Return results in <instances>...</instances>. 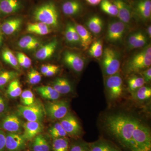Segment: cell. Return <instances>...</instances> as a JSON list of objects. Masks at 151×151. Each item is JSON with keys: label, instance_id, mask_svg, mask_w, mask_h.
<instances>
[{"label": "cell", "instance_id": "1", "mask_svg": "<svg viewBox=\"0 0 151 151\" xmlns=\"http://www.w3.org/2000/svg\"><path fill=\"white\" fill-rule=\"evenodd\" d=\"M105 129L127 151H151V134L149 127L130 114H111L104 119Z\"/></svg>", "mask_w": 151, "mask_h": 151}, {"label": "cell", "instance_id": "2", "mask_svg": "<svg viewBox=\"0 0 151 151\" xmlns=\"http://www.w3.org/2000/svg\"><path fill=\"white\" fill-rule=\"evenodd\" d=\"M33 15L36 21L45 24L48 26L56 27L58 24V12L56 6L51 2L38 7L35 11Z\"/></svg>", "mask_w": 151, "mask_h": 151}, {"label": "cell", "instance_id": "3", "mask_svg": "<svg viewBox=\"0 0 151 151\" xmlns=\"http://www.w3.org/2000/svg\"><path fill=\"white\" fill-rule=\"evenodd\" d=\"M151 65V47L149 45L130 59L127 70L128 73H136L150 68Z\"/></svg>", "mask_w": 151, "mask_h": 151}, {"label": "cell", "instance_id": "4", "mask_svg": "<svg viewBox=\"0 0 151 151\" xmlns=\"http://www.w3.org/2000/svg\"><path fill=\"white\" fill-rule=\"evenodd\" d=\"M103 54L102 65L104 73L108 76L116 74L121 65L118 54L114 50L109 47L105 49Z\"/></svg>", "mask_w": 151, "mask_h": 151}, {"label": "cell", "instance_id": "5", "mask_svg": "<svg viewBox=\"0 0 151 151\" xmlns=\"http://www.w3.org/2000/svg\"><path fill=\"white\" fill-rule=\"evenodd\" d=\"M69 103L65 100H54L46 103L45 110L52 120H60L68 113Z\"/></svg>", "mask_w": 151, "mask_h": 151}, {"label": "cell", "instance_id": "6", "mask_svg": "<svg viewBox=\"0 0 151 151\" xmlns=\"http://www.w3.org/2000/svg\"><path fill=\"white\" fill-rule=\"evenodd\" d=\"M17 111L20 116L27 122H40L44 116V110L39 103H34L29 106L19 105Z\"/></svg>", "mask_w": 151, "mask_h": 151}, {"label": "cell", "instance_id": "7", "mask_svg": "<svg viewBox=\"0 0 151 151\" xmlns=\"http://www.w3.org/2000/svg\"><path fill=\"white\" fill-rule=\"evenodd\" d=\"M106 86L110 100H117L122 95L123 80L121 76L118 73L110 76L107 78Z\"/></svg>", "mask_w": 151, "mask_h": 151}, {"label": "cell", "instance_id": "8", "mask_svg": "<svg viewBox=\"0 0 151 151\" xmlns=\"http://www.w3.org/2000/svg\"><path fill=\"white\" fill-rule=\"evenodd\" d=\"M60 123L68 135L75 138H79L82 134V130L78 120L75 116L68 113Z\"/></svg>", "mask_w": 151, "mask_h": 151}, {"label": "cell", "instance_id": "9", "mask_svg": "<svg viewBox=\"0 0 151 151\" xmlns=\"http://www.w3.org/2000/svg\"><path fill=\"white\" fill-rule=\"evenodd\" d=\"M26 140L19 133L6 134L5 149L8 151H22L26 145Z\"/></svg>", "mask_w": 151, "mask_h": 151}, {"label": "cell", "instance_id": "10", "mask_svg": "<svg viewBox=\"0 0 151 151\" xmlns=\"http://www.w3.org/2000/svg\"><path fill=\"white\" fill-rule=\"evenodd\" d=\"M65 64L76 72H80L84 68V60L79 55L70 51H66L63 54Z\"/></svg>", "mask_w": 151, "mask_h": 151}, {"label": "cell", "instance_id": "11", "mask_svg": "<svg viewBox=\"0 0 151 151\" xmlns=\"http://www.w3.org/2000/svg\"><path fill=\"white\" fill-rule=\"evenodd\" d=\"M126 26L121 21L113 22L109 24L107 31V39L109 41L116 42L122 39L125 34Z\"/></svg>", "mask_w": 151, "mask_h": 151}, {"label": "cell", "instance_id": "12", "mask_svg": "<svg viewBox=\"0 0 151 151\" xmlns=\"http://www.w3.org/2000/svg\"><path fill=\"white\" fill-rule=\"evenodd\" d=\"M0 127L8 132L19 133L21 129V121L17 115L9 114L2 120L0 123Z\"/></svg>", "mask_w": 151, "mask_h": 151}, {"label": "cell", "instance_id": "13", "mask_svg": "<svg viewBox=\"0 0 151 151\" xmlns=\"http://www.w3.org/2000/svg\"><path fill=\"white\" fill-rule=\"evenodd\" d=\"M23 128L24 131L22 135L26 141L32 139L43 130L40 122H27L24 124Z\"/></svg>", "mask_w": 151, "mask_h": 151}, {"label": "cell", "instance_id": "14", "mask_svg": "<svg viewBox=\"0 0 151 151\" xmlns=\"http://www.w3.org/2000/svg\"><path fill=\"white\" fill-rule=\"evenodd\" d=\"M113 3L117 7V16L120 21L124 24H129L131 19V11L129 6L123 0H113Z\"/></svg>", "mask_w": 151, "mask_h": 151}, {"label": "cell", "instance_id": "15", "mask_svg": "<svg viewBox=\"0 0 151 151\" xmlns=\"http://www.w3.org/2000/svg\"><path fill=\"white\" fill-rule=\"evenodd\" d=\"M57 45V41L54 40L41 47L35 53L36 58L41 60L50 58L54 53Z\"/></svg>", "mask_w": 151, "mask_h": 151}, {"label": "cell", "instance_id": "16", "mask_svg": "<svg viewBox=\"0 0 151 151\" xmlns=\"http://www.w3.org/2000/svg\"><path fill=\"white\" fill-rule=\"evenodd\" d=\"M89 144L91 151H122L113 143L104 139H100Z\"/></svg>", "mask_w": 151, "mask_h": 151}, {"label": "cell", "instance_id": "17", "mask_svg": "<svg viewBox=\"0 0 151 151\" xmlns=\"http://www.w3.org/2000/svg\"><path fill=\"white\" fill-rule=\"evenodd\" d=\"M135 10L142 19H148L151 15V0H139L135 6Z\"/></svg>", "mask_w": 151, "mask_h": 151}, {"label": "cell", "instance_id": "18", "mask_svg": "<svg viewBox=\"0 0 151 151\" xmlns=\"http://www.w3.org/2000/svg\"><path fill=\"white\" fill-rule=\"evenodd\" d=\"M21 8L19 0H0V14L7 15L15 13Z\"/></svg>", "mask_w": 151, "mask_h": 151}, {"label": "cell", "instance_id": "19", "mask_svg": "<svg viewBox=\"0 0 151 151\" xmlns=\"http://www.w3.org/2000/svg\"><path fill=\"white\" fill-rule=\"evenodd\" d=\"M74 26L79 35L81 45L84 50L87 49L93 40L91 33L81 24H76Z\"/></svg>", "mask_w": 151, "mask_h": 151}, {"label": "cell", "instance_id": "20", "mask_svg": "<svg viewBox=\"0 0 151 151\" xmlns=\"http://www.w3.org/2000/svg\"><path fill=\"white\" fill-rule=\"evenodd\" d=\"M52 87L60 94H67L72 92V86L70 82L66 78L63 77L55 79Z\"/></svg>", "mask_w": 151, "mask_h": 151}, {"label": "cell", "instance_id": "21", "mask_svg": "<svg viewBox=\"0 0 151 151\" xmlns=\"http://www.w3.org/2000/svg\"><path fill=\"white\" fill-rule=\"evenodd\" d=\"M31 150L32 151H50V146L43 135L39 134L33 139Z\"/></svg>", "mask_w": 151, "mask_h": 151}, {"label": "cell", "instance_id": "22", "mask_svg": "<svg viewBox=\"0 0 151 151\" xmlns=\"http://www.w3.org/2000/svg\"><path fill=\"white\" fill-rule=\"evenodd\" d=\"M37 92L45 99L49 100H57L60 97V94L52 87L49 86H38L36 89Z\"/></svg>", "mask_w": 151, "mask_h": 151}, {"label": "cell", "instance_id": "23", "mask_svg": "<svg viewBox=\"0 0 151 151\" xmlns=\"http://www.w3.org/2000/svg\"><path fill=\"white\" fill-rule=\"evenodd\" d=\"M21 19L15 18L6 21L1 26V30L6 35H10L15 32L20 27Z\"/></svg>", "mask_w": 151, "mask_h": 151}, {"label": "cell", "instance_id": "24", "mask_svg": "<svg viewBox=\"0 0 151 151\" xmlns=\"http://www.w3.org/2000/svg\"><path fill=\"white\" fill-rule=\"evenodd\" d=\"M27 30L28 32L40 35H46L50 32L49 27L40 22L29 24L27 25Z\"/></svg>", "mask_w": 151, "mask_h": 151}, {"label": "cell", "instance_id": "25", "mask_svg": "<svg viewBox=\"0 0 151 151\" xmlns=\"http://www.w3.org/2000/svg\"><path fill=\"white\" fill-rule=\"evenodd\" d=\"M62 11L66 15H74L80 12L81 5L80 3L76 0H71L65 2L63 4Z\"/></svg>", "mask_w": 151, "mask_h": 151}, {"label": "cell", "instance_id": "26", "mask_svg": "<svg viewBox=\"0 0 151 151\" xmlns=\"http://www.w3.org/2000/svg\"><path fill=\"white\" fill-rule=\"evenodd\" d=\"M86 25L91 32L95 34H98L103 29V22L100 17L94 16L88 20L86 22Z\"/></svg>", "mask_w": 151, "mask_h": 151}, {"label": "cell", "instance_id": "27", "mask_svg": "<svg viewBox=\"0 0 151 151\" xmlns=\"http://www.w3.org/2000/svg\"><path fill=\"white\" fill-rule=\"evenodd\" d=\"M22 92L20 84L17 79H14L11 81L6 92L8 96L12 98H16L20 96Z\"/></svg>", "mask_w": 151, "mask_h": 151}, {"label": "cell", "instance_id": "28", "mask_svg": "<svg viewBox=\"0 0 151 151\" xmlns=\"http://www.w3.org/2000/svg\"><path fill=\"white\" fill-rule=\"evenodd\" d=\"M69 145V139L66 137L53 139L52 151H68Z\"/></svg>", "mask_w": 151, "mask_h": 151}, {"label": "cell", "instance_id": "29", "mask_svg": "<svg viewBox=\"0 0 151 151\" xmlns=\"http://www.w3.org/2000/svg\"><path fill=\"white\" fill-rule=\"evenodd\" d=\"M2 56L4 61L17 69H19V65L17 59L12 51L8 49L4 50L2 53Z\"/></svg>", "mask_w": 151, "mask_h": 151}, {"label": "cell", "instance_id": "30", "mask_svg": "<svg viewBox=\"0 0 151 151\" xmlns=\"http://www.w3.org/2000/svg\"><path fill=\"white\" fill-rule=\"evenodd\" d=\"M133 97L140 101H144L150 98L151 88L149 86H142L133 92Z\"/></svg>", "mask_w": 151, "mask_h": 151}, {"label": "cell", "instance_id": "31", "mask_svg": "<svg viewBox=\"0 0 151 151\" xmlns=\"http://www.w3.org/2000/svg\"><path fill=\"white\" fill-rule=\"evenodd\" d=\"M50 136L52 139L65 137L68 134L63 128L60 122H57L51 127L49 131Z\"/></svg>", "mask_w": 151, "mask_h": 151}, {"label": "cell", "instance_id": "32", "mask_svg": "<svg viewBox=\"0 0 151 151\" xmlns=\"http://www.w3.org/2000/svg\"><path fill=\"white\" fill-rule=\"evenodd\" d=\"M102 10L112 16H117L118 10L115 4L109 0H102L100 4Z\"/></svg>", "mask_w": 151, "mask_h": 151}, {"label": "cell", "instance_id": "33", "mask_svg": "<svg viewBox=\"0 0 151 151\" xmlns=\"http://www.w3.org/2000/svg\"><path fill=\"white\" fill-rule=\"evenodd\" d=\"M18 75V73L14 71H5L0 73V88L15 79Z\"/></svg>", "mask_w": 151, "mask_h": 151}, {"label": "cell", "instance_id": "34", "mask_svg": "<svg viewBox=\"0 0 151 151\" xmlns=\"http://www.w3.org/2000/svg\"><path fill=\"white\" fill-rule=\"evenodd\" d=\"M128 84L129 90L133 93L144 86L145 82L142 77L134 76L129 79Z\"/></svg>", "mask_w": 151, "mask_h": 151}, {"label": "cell", "instance_id": "35", "mask_svg": "<svg viewBox=\"0 0 151 151\" xmlns=\"http://www.w3.org/2000/svg\"><path fill=\"white\" fill-rule=\"evenodd\" d=\"M89 54L95 58L100 57L103 54V47L102 42L100 40L94 42L89 50Z\"/></svg>", "mask_w": 151, "mask_h": 151}, {"label": "cell", "instance_id": "36", "mask_svg": "<svg viewBox=\"0 0 151 151\" xmlns=\"http://www.w3.org/2000/svg\"><path fill=\"white\" fill-rule=\"evenodd\" d=\"M68 151H91L89 143L78 140L69 145Z\"/></svg>", "mask_w": 151, "mask_h": 151}, {"label": "cell", "instance_id": "37", "mask_svg": "<svg viewBox=\"0 0 151 151\" xmlns=\"http://www.w3.org/2000/svg\"><path fill=\"white\" fill-rule=\"evenodd\" d=\"M20 96L22 105L29 106L35 103L34 95L31 90H25L22 92Z\"/></svg>", "mask_w": 151, "mask_h": 151}, {"label": "cell", "instance_id": "38", "mask_svg": "<svg viewBox=\"0 0 151 151\" xmlns=\"http://www.w3.org/2000/svg\"><path fill=\"white\" fill-rule=\"evenodd\" d=\"M37 39L30 35L25 36L22 37L18 42V45L20 48L25 50H31V46Z\"/></svg>", "mask_w": 151, "mask_h": 151}, {"label": "cell", "instance_id": "39", "mask_svg": "<svg viewBox=\"0 0 151 151\" xmlns=\"http://www.w3.org/2000/svg\"><path fill=\"white\" fill-rule=\"evenodd\" d=\"M42 77L40 73L35 69H32L28 73V82L32 85L37 84L41 81Z\"/></svg>", "mask_w": 151, "mask_h": 151}, {"label": "cell", "instance_id": "40", "mask_svg": "<svg viewBox=\"0 0 151 151\" xmlns=\"http://www.w3.org/2000/svg\"><path fill=\"white\" fill-rule=\"evenodd\" d=\"M147 41V38L141 32L137 39L130 47L133 49L140 48L145 45Z\"/></svg>", "mask_w": 151, "mask_h": 151}, {"label": "cell", "instance_id": "41", "mask_svg": "<svg viewBox=\"0 0 151 151\" xmlns=\"http://www.w3.org/2000/svg\"><path fill=\"white\" fill-rule=\"evenodd\" d=\"M73 27V25L70 24H68L65 29V38L66 40L69 43H73V32H72Z\"/></svg>", "mask_w": 151, "mask_h": 151}, {"label": "cell", "instance_id": "42", "mask_svg": "<svg viewBox=\"0 0 151 151\" xmlns=\"http://www.w3.org/2000/svg\"><path fill=\"white\" fill-rule=\"evenodd\" d=\"M6 134L0 129V151H4L5 150Z\"/></svg>", "mask_w": 151, "mask_h": 151}, {"label": "cell", "instance_id": "43", "mask_svg": "<svg viewBox=\"0 0 151 151\" xmlns=\"http://www.w3.org/2000/svg\"><path fill=\"white\" fill-rule=\"evenodd\" d=\"M7 108V103L5 98L0 93V115L6 112Z\"/></svg>", "mask_w": 151, "mask_h": 151}, {"label": "cell", "instance_id": "44", "mask_svg": "<svg viewBox=\"0 0 151 151\" xmlns=\"http://www.w3.org/2000/svg\"><path fill=\"white\" fill-rule=\"evenodd\" d=\"M142 77L145 83H149L151 80V68H148L142 72Z\"/></svg>", "mask_w": 151, "mask_h": 151}, {"label": "cell", "instance_id": "45", "mask_svg": "<svg viewBox=\"0 0 151 151\" xmlns=\"http://www.w3.org/2000/svg\"><path fill=\"white\" fill-rule=\"evenodd\" d=\"M19 53L20 55L21 56L24 63V68H29L32 64L31 60L26 55L24 54L23 52H19Z\"/></svg>", "mask_w": 151, "mask_h": 151}, {"label": "cell", "instance_id": "46", "mask_svg": "<svg viewBox=\"0 0 151 151\" xmlns=\"http://www.w3.org/2000/svg\"><path fill=\"white\" fill-rule=\"evenodd\" d=\"M59 70V66L56 65H55L54 67H52L51 69L47 71L46 73L44 74L45 76L47 77H50V76H53L56 74L58 72Z\"/></svg>", "mask_w": 151, "mask_h": 151}, {"label": "cell", "instance_id": "47", "mask_svg": "<svg viewBox=\"0 0 151 151\" xmlns=\"http://www.w3.org/2000/svg\"><path fill=\"white\" fill-rule=\"evenodd\" d=\"M140 33L141 32H136L130 36V37H129V40H128V44H129L130 47L132 46V45L134 43V42L137 39Z\"/></svg>", "mask_w": 151, "mask_h": 151}, {"label": "cell", "instance_id": "48", "mask_svg": "<svg viewBox=\"0 0 151 151\" xmlns=\"http://www.w3.org/2000/svg\"><path fill=\"white\" fill-rule=\"evenodd\" d=\"M72 32H73V43H81L79 35L76 29L75 26L73 25L72 28Z\"/></svg>", "mask_w": 151, "mask_h": 151}, {"label": "cell", "instance_id": "49", "mask_svg": "<svg viewBox=\"0 0 151 151\" xmlns=\"http://www.w3.org/2000/svg\"><path fill=\"white\" fill-rule=\"evenodd\" d=\"M54 65L47 64V65H43L41 66L40 68V71L42 74L44 75L50 69L54 67Z\"/></svg>", "mask_w": 151, "mask_h": 151}, {"label": "cell", "instance_id": "50", "mask_svg": "<svg viewBox=\"0 0 151 151\" xmlns=\"http://www.w3.org/2000/svg\"><path fill=\"white\" fill-rule=\"evenodd\" d=\"M87 3L92 6H96L101 3L102 0H86Z\"/></svg>", "mask_w": 151, "mask_h": 151}, {"label": "cell", "instance_id": "51", "mask_svg": "<svg viewBox=\"0 0 151 151\" xmlns=\"http://www.w3.org/2000/svg\"><path fill=\"white\" fill-rule=\"evenodd\" d=\"M40 42L39 41L37 40L35 41L34 42L31 46V50H33L37 48L39 46Z\"/></svg>", "mask_w": 151, "mask_h": 151}, {"label": "cell", "instance_id": "52", "mask_svg": "<svg viewBox=\"0 0 151 151\" xmlns=\"http://www.w3.org/2000/svg\"><path fill=\"white\" fill-rule=\"evenodd\" d=\"M147 32L148 34L149 37H151V26H149L147 29Z\"/></svg>", "mask_w": 151, "mask_h": 151}, {"label": "cell", "instance_id": "53", "mask_svg": "<svg viewBox=\"0 0 151 151\" xmlns=\"http://www.w3.org/2000/svg\"><path fill=\"white\" fill-rule=\"evenodd\" d=\"M2 41V37L0 35V45Z\"/></svg>", "mask_w": 151, "mask_h": 151}, {"label": "cell", "instance_id": "54", "mask_svg": "<svg viewBox=\"0 0 151 151\" xmlns=\"http://www.w3.org/2000/svg\"><path fill=\"white\" fill-rule=\"evenodd\" d=\"M32 151V150H28V151Z\"/></svg>", "mask_w": 151, "mask_h": 151}]
</instances>
